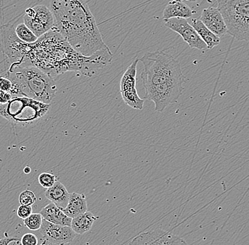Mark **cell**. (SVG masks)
Listing matches in <instances>:
<instances>
[{
  "instance_id": "6da1fadb",
  "label": "cell",
  "mask_w": 249,
  "mask_h": 245,
  "mask_svg": "<svg viewBox=\"0 0 249 245\" xmlns=\"http://www.w3.org/2000/svg\"><path fill=\"white\" fill-rule=\"evenodd\" d=\"M50 5L54 29L78 52L91 56L108 48L85 0H51Z\"/></svg>"
},
{
  "instance_id": "7a4b0ae2",
  "label": "cell",
  "mask_w": 249,
  "mask_h": 245,
  "mask_svg": "<svg viewBox=\"0 0 249 245\" xmlns=\"http://www.w3.org/2000/svg\"><path fill=\"white\" fill-rule=\"evenodd\" d=\"M13 83L12 96H26L47 104L55 97L57 88L49 74L31 65H12L6 74Z\"/></svg>"
},
{
  "instance_id": "3957f363",
  "label": "cell",
  "mask_w": 249,
  "mask_h": 245,
  "mask_svg": "<svg viewBox=\"0 0 249 245\" xmlns=\"http://www.w3.org/2000/svg\"><path fill=\"white\" fill-rule=\"evenodd\" d=\"M140 60L143 65L141 79L144 87L170 82L184 83L180 64L172 55L158 50L146 52Z\"/></svg>"
},
{
  "instance_id": "277c9868",
  "label": "cell",
  "mask_w": 249,
  "mask_h": 245,
  "mask_svg": "<svg viewBox=\"0 0 249 245\" xmlns=\"http://www.w3.org/2000/svg\"><path fill=\"white\" fill-rule=\"evenodd\" d=\"M50 108V104L31 98L12 96L9 103L0 105V116L16 125H30L46 115Z\"/></svg>"
},
{
  "instance_id": "5b68a950",
  "label": "cell",
  "mask_w": 249,
  "mask_h": 245,
  "mask_svg": "<svg viewBox=\"0 0 249 245\" xmlns=\"http://www.w3.org/2000/svg\"><path fill=\"white\" fill-rule=\"evenodd\" d=\"M227 27L238 41H249V0H215Z\"/></svg>"
},
{
  "instance_id": "8992f818",
  "label": "cell",
  "mask_w": 249,
  "mask_h": 245,
  "mask_svg": "<svg viewBox=\"0 0 249 245\" xmlns=\"http://www.w3.org/2000/svg\"><path fill=\"white\" fill-rule=\"evenodd\" d=\"M29 44L19 39L13 26L0 27V51L7 57L11 65H22L29 52Z\"/></svg>"
},
{
  "instance_id": "52a82bcc",
  "label": "cell",
  "mask_w": 249,
  "mask_h": 245,
  "mask_svg": "<svg viewBox=\"0 0 249 245\" xmlns=\"http://www.w3.org/2000/svg\"><path fill=\"white\" fill-rule=\"evenodd\" d=\"M183 82H170L145 86L144 98L155 104V111L163 112L171 104L177 103L183 92Z\"/></svg>"
},
{
  "instance_id": "ba28073f",
  "label": "cell",
  "mask_w": 249,
  "mask_h": 245,
  "mask_svg": "<svg viewBox=\"0 0 249 245\" xmlns=\"http://www.w3.org/2000/svg\"><path fill=\"white\" fill-rule=\"evenodd\" d=\"M23 18L25 25L38 38L54 27L53 15L46 5L40 4L28 8Z\"/></svg>"
},
{
  "instance_id": "9c48e42d",
  "label": "cell",
  "mask_w": 249,
  "mask_h": 245,
  "mask_svg": "<svg viewBox=\"0 0 249 245\" xmlns=\"http://www.w3.org/2000/svg\"><path fill=\"white\" fill-rule=\"evenodd\" d=\"M166 27L173 32L177 33L191 48L200 50L208 49L205 42L200 38L192 25L187 21L186 18H172L165 20Z\"/></svg>"
},
{
  "instance_id": "30bf717a",
  "label": "cell",
  "mask_w": 249,
  "mask_h": 245,
  "mask_svg": "<svg viewBox=\"0 0 249 245\" xmlns=\"http://www.w3.org/2000/svg\"><path fill=\"white\" fill-rule=\"evenodd\" d=\"M40 233L43 237V245H65L71 243L75 237L76 232L71 226L54 224L43 219Z\"/></svg>"
},
{
  "instance_id": "8fae6325",
  "label": "cell",
  "mask_w": 249,
  "mask_h": 245,
  "mask_svg": "<svg viewBox=\"0 0 249 245\" xmlns=\"http://www.w3.org/2000/svg\"><path fill=\"white\" fill-rule=\"evenodd\" d=\"M127 245H186L183 239L161 229H155L140 234L127 242Z\"/></svg>"
},
{
  "instance_id": "7c38bea8",
  "label": "cell",
  "mask_w": 249,
  "mask_h": 245,
  "mask_svg": "<svg viewBox=\"0 0 249 245\" xmlns=\"http://www.w3.org/2000/svg\"><path fill=\"white\" fill-rule=\"evenodd\" d=\"M200 19L208 29L219 38L227 33V25L218 8L210 7L204 9Z\"/></svg>"
},
{
  "instance_id": "4fadbf2b",
  "label": "cell",
  "mask_w": 249,
  "mask_h": 245,
  "mask_svg": "<svg viewBox=\"0 0 249 245\" xmlns=\"http://www.w3.org/2000/svg\"><path fill=\"white\" fill-rule=\"evenodd\" d=\"M193 9L181 0H171L163 12V20L172 18H189L194 15Z\"/></svg>"
},
{
  "instance_id": "5bb4252c",
  "label": "cell",
  "mask_w": 249,
  "mask_h": 245,
  "mask_svg": "<svg viewBox=\"0 0 249 245\" xmlns=\"http://www.w3.org/2000/svg\"><path fill=\"white\" fill-rule=\"evenodd\" d=\"M45 196L57 207L63 209L68 206L70 194L65 185L57 180L52 187L47 189Z\"/></svg>"
},
{
  "instance_id": "9a60e30c",
  "label": "cell",
  "mask_w": 249,
  "mask_h": 245,
  "mask_svg": "<svg viewBox=\"0 0 249 245\" xmlns=\"http://www.w3.org/2000/svg\"><path fill=\"white\" fill-rule=\"evenodd\" d=\"M43 219L60 226H71V219L64 213L63 211L53 203L48 204L40 211Z\"/></svg>"
},
{
  "instance_id": "2e32d148",
  "label": "cell",
  "mask_w": 249,
  "mask_h": 245,
  "mask_svg": "<svg viewBox=\"0 0 249 245\" xmlns=\"http://www.w3.org/2000/svg\"><path fill=\"white\" fill-rule=\"evenodd\" d=\"M62 210L71 218L85 213L87 212V201L85 195L84 194H71L68 206Z\"/></svg>"
},
{
  "instance_id": "e0dca14e",
  "label": "cell",
  "mask_w": 249,
  "mask_h": 245,
  "mask_svg": "<svg viewBox=\"0 0 249 245\" xmlns=\"http://www.w3.org/2000/svg\"><path fill=\"white\" fill-rule=\"evenodd\" d=\"M191 25L194 26L202 40L205 42L208 49H213L215 46L220 44V38L213 33L209 29H208L205 24L200 21V18L192 19V24Z\"/></svg>"
},
{
  "instance_id": "ac0fdd59",
  "label": "cell",
  "mask_w": 249,
  "mask_h": 245,
  "mask_svg": "<svg viewBox=\"0 0 249 245\" xmlns=\"http://www.w3.org/2000/svg\"><path fill=\"white\" fill-rule=\"evenodd\" d=\"M98 218L99 217L95 216L91 212H86L71 219V228L76 234L82 235L91 229Z\"/></svg>"
},
{
  "instance_id": "d6986e66",
  "label": "cell",
  "mask_w": 249,
  "mask_h": 245,
  "mask_svg": "<svg viewBox=\"0 0 249 245\" xmlns=\"http://www.w3.org/2000/svg\"><path fill=\"white\" fill-rule=\"evenodd\" d=\"M15 33L17 37L27 44H32L38 40V38L34 33L27 26L23 24H18L16 28Z\"/></svg>"
},
{
  "instance_id": "ffe728a7",
  "label": "cell",
  "mask_w": 249,
  "mask_h": 245,
  "mask_svg": "<svg viewBox=\"0 0 249 245\" xmlns=\"http://www.w3.org/2000/svg\"><path fill=\"white\" fill-rule=\"evenodd\" d=\"M123 100L126 105L135 110H142L144 100L138 95V92L124 93L121 94Z\"/></svg>"
},
{
  "instance_id": "44dd1931",
  "label": "cell",
  "mask_w": 249,
  "mask_h": 245,
  "mask_svg": "<svg viewBox=\"0 0 249 245\" xmlns=\"http://www.w3.org/2000/svg\"><path fill=\"white\" fill-rule=\"evenodd\" d=\"M43 216L40 213H31L23 221L24 226L31 230H38L43 223Z\"/></svg>"
},
{
  "instance_id": "7402d4cb",
  "label": "cell",
  "mask_w": 249,
  "mask_h": 245,
  "mask_svg": "<svg viewBox=\"0 0 249 245\" xmlns=\"http://www.w3.org/2000/svg\"><path fill=\"white\" fill-rule=\"evenodd\" d=\"M56 181L57 178L52 173H43L38 176L39 184L46 189L52 187Z\"/></svg>"
},
{
  "instance_id": "603a6c76",
  "label": "cell",
  "mask_w": 249,
  "mask_h": 245,
  "mask_svg": "<svg viewBox=\"0 0 249 245\" xmlns=\"http://www.w3.org/2000/svg\"><path fill=\"white\" fill-rule=\"evenodd\" d=\"M36 200L35 193L30 190L23 191L19 196V203L21 205H33L35 204Z\"/></svg>"
},
{
  "instance_id": "cb8c5ba5",
  "label": "cell",
  "mask_w": 249,
  "mask_h": 245,
  "mask_svg": "<svg viewBox=\"0 0 249 245\" xmlns=\"http://www.w3.org/2000/svg\"><path fill=\"white\" fill-rule=\"evenodd\" d=\"M0 90L11 94L13 90V83L12 81L6 77H0Z\"/></svg>"
},
{
  "instance_id": "d4e9b609",
  "label": "cell",
  "mask_w": 249,
  "mask_h": 245,
  "mask_svg": "<svg viewBox=\"0 0 249 245\" xmlns=\"http://www.w3.org/2000/svg\"><path fill=\"white\" fill-rule=\"evenodd\" d=\"M21 242L23 245H37L38 244V239L34 234L26 233L21 238Z\"/></svg>"
},
{
  "instance_id": "484cf974",
  "label": "cell",
  "mask_w": 249,
  "mask_h": 245,
  "mask_svg": "<svg viewBox=\"0 0 249 245\" xmlns=\"http://www.w3.org/2000/svg\"><path fill=\"white\" fill-rule=\"evenodd\" d=\"M33 209L31 206L21 205L17 209V214L18 217L21 219L24 220L25 218L29 217L32 213Z\"/></svg>"
},
{
  "instance_id": "4316f807",
  "label": "cell",
  "mask_w": 249,
  "mask_h": 245,
  "mask_svg": "<svg viewBox=\"0 0 249 245\" xmlns=\"http://www.w3.org/2000/svg\"><path fill=\"white\" fill-rule=\"evenodd\" d=\"M0 245H21V242L18 238H12V237H5L0 240Z\"/></svg>"
},
{
  "instance_id": "83f0119b",
  "label": "cell",
  "mask_w": 249,
  "mask_h": 245,
  "mask_svg": "<svg viewBox=\"0 0 249 245\" xmlns=\"http://www.w3.org/2000/svg\"><path fill=\"white\" fill-rule=\"evenodd\" d=\"M12 96L10 93L1 91L0 92V105L7 104L12 100Z\"/></svg>"
},
{
  "instance_id": "f1b7e54d",
  "label": "cell",
  "mask_w": 249,
  "mask_h": 245,
  "mask_svg": "<svg viewBox=\"0 0 249 245\" xmlns=\"http://www.w3.org/2000/svg\"><path fill=\"white\" fill-rule=\"evenodd\" d=\"M23 171H24L25 174H29L31 172V167L29 166H26L24 169H23Z\"/></svg>"
},
{
  "instance_id": "f546056e",
  "label": "cell",
  "mask_w": 249,
  "mask_h": 245,
  "mask_svg": "<svg viewBox=\"0 0 249 245\" xmlns=\"http://www.w3.org/2000/svg\"><path fill=\"white\" fill-rule=\"evenodd\" d=\"M186 1H196V0H186Z\"/></svg>"
},
{
  "instance_id": "4dcf8cb0",
  "label": "cell",
  "mask_w": 249,
  "mask_h": 245,
  "mask_svg": "<svg viewBox=\"0 0 249 245\" xmlns=\"http://www.w3.org/2000/svg\"><path fill=\"white\" fill-rule=\"evenodd\" d=\"M0 92H1V90H0Z\"/></svg>"
}]
</instances>
